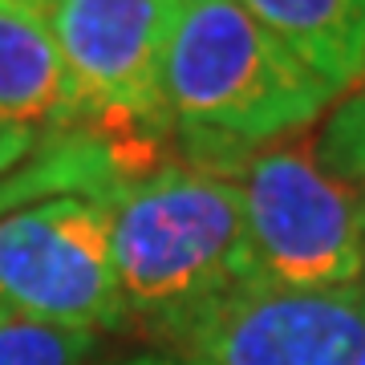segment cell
<instances>
[{
    "mask_svg": "<svg viewBox=\"0 0 365 365\" xmlns=\"http://www.w3.org/2000/svg\"><path fill=\"white\" fill-rule=\"evenodd\" d=\"M126 321L182 345L235 288L256 280L240 191L207 163H167L102 191Z\"/></svg>",
    "mask_w": 365,
    "mask_h": 365,
    "instance_id": "1",
    "label": "cell"
},
{
    "mask_svg": "<svg viewBox=\"0 0 365 365\" xmlns=\"http://www.w3.org/2000/svg\"><path fill=\"white\" fill-rule=\"evenodd\" d=\"M163 102L203 150H252L309 130L337 93L235 0H179Z\"/></svg>",
    "mask_w": 365,
    "mask_h": 365,
    "instance_id": "2",
    "label": "cell"
},
{
    "mask_svg": "<svg viewBox=\"0 0 365 365\" xmlns=\"http://www.w3.org/2000/svg\"><path fill=\"white\" fill-rule=\"evenodd\" d=\"M240 191L256 280L272 288H341L365 280V187L321 163L313 134L252 150H203Z\"/></svg>",
    "mask_w": 365,
    "mask_h": 365,
    "instance_id": "3",
    "label": "cell"
},
{
    "mask_svg": "<svg viewBox=\"0 0 365 365\" xmlns=\"http://www.w3.org/2000/svg\"><path fill=\"white\" fill-rule=\"evenodd\" d=\"M0 317L86 333L126 325L102 195L66 191L0 211Z\"/></svg>",
    "mask_w": 365,
    "mask_h": 365,
    "instance_id": "4",
    "label": "cell"
},
{
    "mask_svg": "<svg viewBox=\"0 0 365 365\" xmlns=\"http://www.w3.org/2000/svg\"><path fill=\"white\" fill-rule=\"evenodd\" d=\"M41 21L86 118L102 126H170L163 69L179 0H49Z\"/></svg>",
    "mask_w": 365,
    "mask_h": 365,
    "instance_id": "5",
    "label": "cell"
},
{
    "mask_svg": "<svg viewBox=\"0 0 365 365\" xmlns=\"http://www.w3.org/2000/svg\"><path fill=\"white\" fill-rule=\"evenodd\" d=\"M191 365H365V280L235 288L182 337Z\"/></svg>",
    "mask_w": 365,
    "mask_h": 365,
    "instance_id": "6",
    "label": "cell"
},
{
    "mask_svg": "<svg viewBox=\"0 0 365 365\" xmlns=\"http://www.w3.org/2000/svg\"><path fill=\"white\" fill-rule=\"evenodd\" d=\"M81 118L78 90L45 21L21 9H0V126L41 138Z\"/></svg>",
    "mask_w": 365,
    "mask_h": 365,
    "instance_id": "7",
    "label": "cell"
},
{
    "mask_svg": "<svg viewBox=\"0 0 365 365\" xmlns=\"http://www.w3.org/2000/svg\"><path fill=\"white\" fill-rule=\"evenodd\" d=\"M329 90L365 73V0H235Z\"/></svg>",
    "mask_w": 365,
    "mask_h": 365,
    "instance_id": "8",
    "label": "cell"
},
{
    "mask_svg": "<svg viewBox=\"0 0 365 365\" xmlns=\"http://www.w3.org/2000/svg\"><path fill=\"white\" fill-rule=\"evenodd\" d=\"M37 150H41L37 134L0 126V211H4V199L9 203L13 199L16 203H33V199L66 195V191L98 195L90 187V170H86L81 150H53L41 163H29Z\"/></svg>",
    "mask_w": 365,
    "mask_h": 365,
    "instance_id": "9",
    "label": "cell"
},
{
    "mask_svg": "<svg viewBox=\"0 0 365 365\" xmlns=\"http://www.w3.org/2000/svg\"><path fill=\"white\" fill-rule=\"evenodd\" d=\"M98 333L0 317V365H93Z\"/></svg>",
    "mask_w": 365,
    "mask_h": 365,
    "instance_id": "10",
    "label": "cell"
},
{
    "mask_svg": "<svg viewBox=\"0 0 365 365\" xmlns=\"http://www.w3.org/2000/svg\"><path fill=\"white\" fill-rule=\"evenodd\" d=\"M313 146L329 170L365 187V73L329 106L313 130Z\"/></svg>",
    "mask_w": 365,
    "mask_h": 365,
    "instance_id": "11",
    "label": "cell"
},
{
    "mask_svg": "<svg viewBox=\"0 0 365 365\" xmlns=\"http://www.w3.org/2000/svg\"><path fill=\"white\" fill-rule=\"evenodd\" d=\"M122 365H191V361L170 357V353H138V357H130V361H122Z\"/></svg>",
    "mask_w": 365,
    "mask_h": 365,
    "instance_id": "12",
    "label": "cell"
},
{
    "mask_svg": "<svg viewBox=\"0 0 365 365\" xmlns=\"http://www.w3.org/2000/svg\"><path fill=\"white\" fill-rule=\"evenodd\" d=\"M0 9H21V13L41 16L45 9H49V0H0Z\"/></svg>",
    "mask_w": 365,
    "mask_h": 365,
    "instance_id": "13",
    "label": "cell"
}]
</instances>
